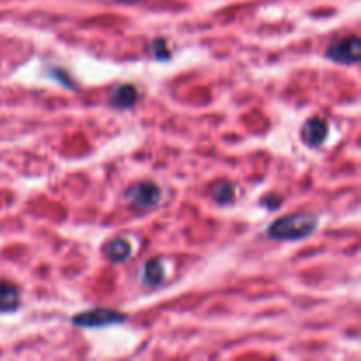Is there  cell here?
<instances>
[{"mask_svg": "<svg viewBox=\"0 0 361 361\" xmlns=\"http://www.w3.org/2000/svg\"><path fill=\"white\" fill-rule=\"evenodd\" d=\"M127 316L120 310L115 309H92L86 310V312L76 314V316L71 319L76 328L83 329H99L106 328V326H113L120 325V323H126Z\"/></svg>", "mask_w": 361, "mask_h": 361, "instance_id": "cell-2", "label": "cell"}, {"mask_svg": "<svg viewBox=\"0 0 361 361\" xmlns=\"http://www.w3.org/2000/svg\"><path fill=\"white\" fill-rule=\"evenodd\" d=\"M328 132L329 127L323 118H310V120L305 122L303 129H301V139L310 148H319L328 139Z\"/></svg>", "mask_w": 361, "mask_h": 361, "instance_id": "cell-5", "label": "cell"}, {"mask_svg": "<svg viewBox=\"0 0 361 361\" xmlns=\"http://www.w3.org/2000/svg\"><path fill=\"white\" fill-rule=\"evenodd\" d=\"M317 226H319L317 216L310 211H294L270 224L266 236L277 242H296V240L309 238Z\"/></svg>", "mask_w": 361, "mask_h": 361, "instance_id": "cell-1", "label": "cell"}, {"mask_svg": "<svg viewBox=\"0 0 361 361\" xmlns=\"http://www.w3.org/2000/svg\"><path fill=\"white\" fill-rule=\"evenodd\" d=\"M138 101V92L132 85H120L113 92L110 99V104L117 110H129Z\"/></svg>", "mask_w": 361, "mask_h": 361, "instance_id": "cell-7", "label": "cell"}, {"mask_svg": "<svg viewBox=\"0 0 361 361\" xmlns=\"http://www.w3.org/2000/svg\"><path fill=\"white\" fill-rule=\"evenodd\" d=\"M280 203H282V198H279V196L275 194L266 196V198L261 199V205L268 208V210H277V208L280 207Z\"/></svg>", "mask_w": 361, "mask_h": 361, "instance_id": "cell-12", "label": "cell"}, {"mask_svg": "<svg viewBox=\"0 0 361 361\" xmlns=\"http://www.w3.org/2000/svg\"><path fill=\"white\" fill-rule=\"evenodd\" d=\"M102 252H104L106 259L118 264L129 259L130 254H132V247H130V244L126 238H113L104 245Z\"/></svg>", "mask_w": 361, "mask_h": 361, "instance_id": "cell-6", "label": "cell"}, {"mask_svg": "<svg viewBox=\"0 0 361 361\" xmlns=\"http://www.w3.org/2000/svg\"><path fill=\"white\" fill-rule=\"evenodd\" d=\"M120 2H135V0H120Z\"/></svg>", "mask_w": 361, "mask_h": 361, "instance_id": "cell-13", "label": "cell"}, {"mask_svg": "<svg viewBox=\"0 0 361 361\" xmlns=\"http://www.w3.org/2000/svg\"><path fill=\"white\" fill-rule=\"evenodd\" d=\"M326 58L344 65L358 64L361 58L360 37L351 36L342 39V41L333 43V45L328 46V49H326Z\"/></svg>", "mask_w": 361, "mask_h": 361, "instance_id": "cell-3", "label": "cell"}, {"mask_svg": "<svg viewBox=\"0 0 361 361\" xmlns=\"http://www.w3.org/2000/svg\"><path fill=\"white\" fill-rule=\"evenodd\" d=\"M143 284L148 288H159L164 282V266L159 259H150L143 268Z\"/></svg>", "mask_w": 361, "mask_h": 361, "instance_id": "cell-10", "label": "cell"}, {"mask_svg": "<svg viewBox=\"0 0 361 361\" xmlns=\"http://www.w3.org/2000/svg\"><path fill=\"white\" fill-rule=\"evenodd\" d=\"M210 198L220 207H227L235 201V187L227 180H217L216 183H211L210 187Z\"/></svg>", "mask_w": 361, "mask_h": 361, "instance_id": "cell-8", "label": "cell"}, {"mask_svg": "<svg viewBox=\"0 0 361 361\" xmlns=\"http://www.w3.org/2000/svg\"><path fill=\"white\" fill-rule=\"evenodd\" d=\"M126 198L130 205H135L136 208H154L157 207L163 194L159 189L157 183L154 182H138L135 185H130L126 192Z\"/></svg>", "mask_w": 361, "mask_h": 361, "instance_id": "cell-4", "label": "cell"}, {"mask_svg": "<svg viewBox=\"0 0 361 361\" xmlns=\"http://www.w3.org/2000/svg\"><path fill=\"white\" fill-rule=\"evenodd\" d=\"M20 307V291L16 286L0 280V312H12Z\"/></svg>", "mask_w": 361, "mask_h": 361, "instance_id": "cell-9", "label": "cell"}, {"mask_svg": "<svg viewBox=\"0 0 361 361\" xmlns=\"http://www.w3.org/2000/svg\"><path fill=\"white\" fill-rule=\"evenodd\" d=\"M152 55H154L157 60H170L171 51L167 48V43L164 39H155L152 43Z\"/></svg>", "mask_w": 361, "mask_h": 361, "instance_id": "cell-11", "label": "cell"}]
</instances>
